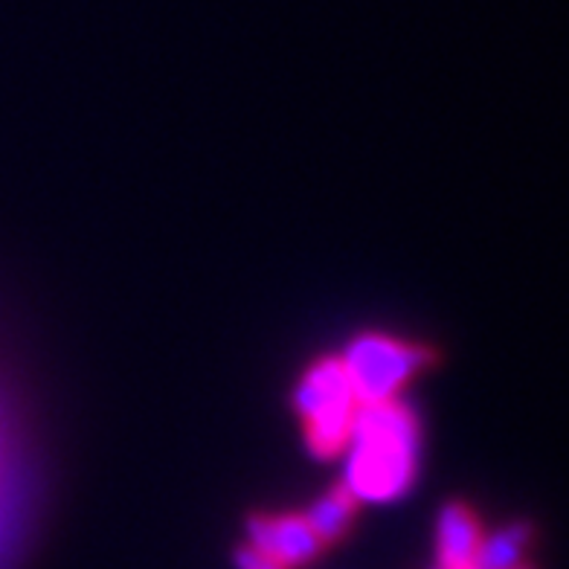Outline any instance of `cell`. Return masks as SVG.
<instances>
[{
  "instance_id": "8992f818",
  "label": "cell",
  "mask_w": 569,
  "mask_h": 569,
  "mask_svg": "<svg viewBox=\"0 0 569 569\" xmlns=\"http://www.w3.org/2000/svg\"><path fill=\"white\" fill-rule=\"evenodd\" d=\"M355 509H358V500L346 491V486H340L331 488L329 495H322L302 517L315 529L320 543H331V540L343 538L346 529L352 526Z\"/></svg>"
},
{
  "instance_id": "5b68a950",
  "label": "cell",
  "mask_w": 569,
  "mask_h": 569,
  "mask_svg": "<svg viewBox=\"0 0 569 569\" xmlns=\"http://www.w3.org/2000/svg\"><path fill=\"white\" fill-rule=\"evenodd\" d=\"M439 563L442 569H471L477 549L482 543V532L477 517L462 502H450L439 515Z\"/></svg>"
},
{
  "instance_id": "277c9868",
  "label": "cell",
  "mask_w": 569,
  "mask_h": 569,
  "mask_svg": "<svg viewBox=\"0 0 569 569\" xmlns=\"http://www.w3.org/2000/svg\"><path fill=\"white\" fill-rule=\"evenodd\" d=\"M250 549L270 558L277 567H302L322 549L320 538L302 515L256 517L248 526Z\"/></svg>"
},
{
  "instance_id": "ba28073f",
  "label": "cell",
  "mask_w": 569,
  "mask_h": 569,
  "mask_svg": "<svg viewBox=\"0 0 569 569\" xmlns=\"http://www.w3.org/2000/svg\"><path fill=\"white\" fill-rule=\"evenodd\" d=\"M236 561H239L241 569H282V567H277V563L270 561V558H264V555H259L256 549H250V547L241 549Z\"/></svg>"
},
{
  "instance_id": "9c48e42d",
  "label": "cell",
  "mask_w": 569,
  "mask_h": 569,
  "mask_svg": "<svg viewBox=\"0 0 569 569\" xmlns=\"http://www.w3.org/2000/svg\"><path fill=\"white\" fill-rule=\"evenodd\" d=\"M520 569H523V567H520Z\"/></svg>"
},
{
  "instance_id": "6da1fadb",
  "label": "cell",
  "mask_w": 569,
  "mask_h": 569,
  "mask_svg": "<svg viewBox=\"0 0 569 569\" xmlns=\"http://www.w3.org/2000/svg\"><path fill=\"white\" fill-rule=\"evenodd\" d=\"M343 453V486L355 500H396L416 477V462H419L416 416L401 401L360 405Z\"/></svg>"
},
{
  "instance_id": "52a82bcc",
  "label": "cell",
  "mask_w": 569,
  "mask_h": 569,
  "mask_svg": "<svg viewBox=\"0 0 569 569\" xmlns=\"http://www.w3.org/2000/svg\"><path fill=\"white\" fill-rule=\"evenodd\" d=\"M529 547V526H506L491 538H482L471 569H520Z\"/></svg>"
},
{
  "instance_id": "7a4b0ae2",
  "label": "cell",
  "mask_w": 569,
  "mask_h": 569,
  "mask_svg": "<svg viewBox=\"0 0 569 569\" xmlns=\"http://www.w3.org/2000/svg\"><path fill=\"white\" fill-rule=\"evenodd\" d=\"M297 410L315 457L329 459L343 453L360 401L346 378L340 358H326L308 369L297 387Z\"/></svg>"
},
{
  "instance_id": "3957f363",
  "label": "cell",
  "mask_w": 569,
  "mask_h": 569,
  "mask_svg": "<svg viewBox=\"0 0 569 569\" xmlns=\"http://www.w3.org/2000/svg\"><path fill=\"white\" fill-rule=\"evenodd\" d=\"M360 405L398 401V392L430 363L425 346L390 335H363L340 358Z\"/></svg>"
}]
</instances>
